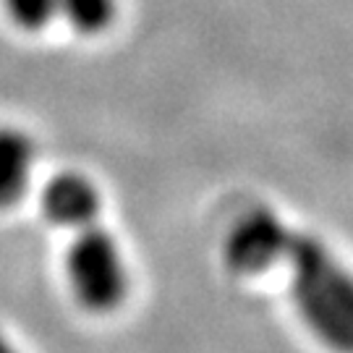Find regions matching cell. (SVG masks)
Instances as JSON below:
<instances>
[{"mask_svg":"<svg viewBox=\"0 0 353 353\" xmlns=\"http://www.w3.org/2000/svg\"><path fill=\"white\" fill-rule=\"evenodd\" d=\"M288 262L296 270L293 296L309 325L335 348H345L351 341L353 322L351 283L345 272L319 241L299 233L288 254Z\"/></svg>","mask_w":353,"mask_h":353,"instance_id":"obj_1","label":"cell"},{"mask_svg":"<svg viewBox=\"0 0 353 353\" xmlns=\"http://www.w3.org/2000/svg\"><path fill=\"white\" fill-rule=\"evenodd\" d=\"M65 272L76 301L89 312H113L126 299V259L118 241L105 228L87 225L76 230V239L65 256Z\"/></svg>","mask_w":353,"mask_h":353,"instance_id":"obj_2","label":"cell"},{"mask_svg":"<svg viewBox=\"0 0 353 353\" xmlns=\"http://www.w3.org/2000/svg\"><path fill=\"white\" fill-rule=\"evenodd\" d=\"M296 233L267 207H256L239 217L225 236L223 259L236 275H262L288 259Z\"/></svg>","mask_w":353,"mask_h":353,"instance_id":"obj_3","label":"cell"},{"mask_svg":"<svg viewBox=\"0 0 353 353\" xmlns=\"http://www.w3.org/2000/svg\"><path fill=\"white\" fill-rule=\"evenodd\" d=\"M42 210L52 225L81 230L100 212V191L84 173H55L42 191Z\"/></svg>","mask_w":353,"mask_h":353,"instance_id":"obj_4","label":"cell"},{"mask_svg":"<svg viewBox=\"0 0 353 353\" xmlns=\"http://www.w3.org/2000/svg\"><path fill=\"white\" fill-rule=\"evenodd\" d=\"M34 163L37 150L32 137L16 126H0V210L26 194Z\"/></svg>","mask_w":353,"mask_h":353,"instance_id":"obj_5","label":"cell"},{"mask_svg":"<svg viewBox=\"0 0 353 353\" xmlns=\"http://www.w3.org/2000/svg\"><path fill=\"white\" fill-rule=\"evenodd\" d=\"M58 16L79 34H100L113 21L115 0H58Z\"/></svg>","mask_w":353,"mask_h":353,"instance_id":"obj_6","label":"cell"},{"mask_svg":"<svg viewBox=\"0 0 353 353\" xmlns=\"http://www.w3.org/2000/svg\"><path fill=\"white\" fill-rule=\"evenodd\" d=\"M6 8L21 29H42L58 16V0H6Z\"/></svg>","mask_w":353,"mask_h":353,"instance_id":"obj_7","label":"cell"},{"mask_svg":"<svg viewBox=\"0 0 353 353\" xmlns=\"http://www.w3.org/2000/svg\"><path fill=\"white\" fill-rule=\"evenodd\" d=\"M0 353H19L16 351V345L11 343V338H8L3 330H0Z\"/></svg>","mask_w":353,"mask_h":353,"instance_id":"obj_8","label":"cell"}]
</instances>
